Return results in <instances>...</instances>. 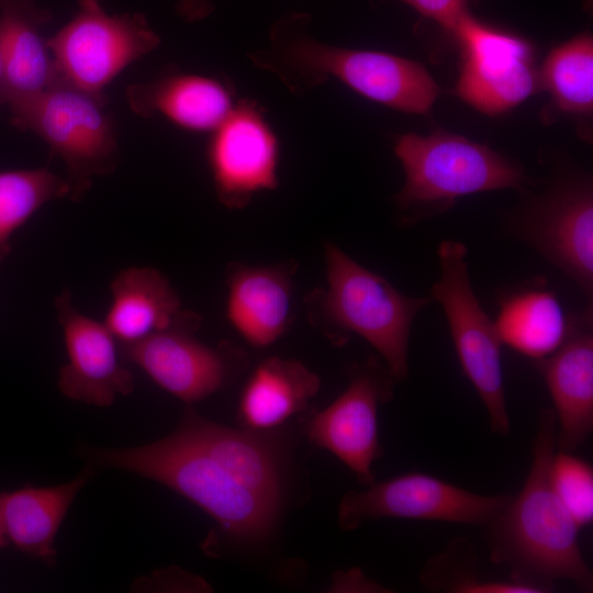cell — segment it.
<instances>
[{
  "mask_svg": "<svg viewBox=\"0 0 593 593\" xmlns=\"http://www.w3.org/2000/svg\"><path fill=\"white\" fill-rule=\"evenodd\" d=\"M557 421L553 410L538 415L533 461L523 489L486 525L491 559L511 569V578L551 591L568 580L591 591L593 575L579 546L577 525L550 480Z\"/></svg>",
  "mask_w": 593,
  "mask_h": 593,
  "instance_id": "6da1fadb",
  "label": "cell"
},
{
  "mask_svg": "<svg viewBox=\"0 0 593 593\" xmlns=\"http://www.w3.org/2000/svg\"><path fill=\"white\" fill-rule=\"evenodd\" d=\"M311 18L290 13L271 27L266 46L255 51V66L275 75L291 92L304 93L329 78L387 107L426 113L438 87L418 63L393 54L338 47L310 34Z\"/></svg>",
  "mask_w": 593,
  "mask_h": 593,
  "instance_id": "7a4b0ae2",
  "label": "cell"
},
{
  "mask_svg": "<svg viewBox=\"0 0 593 593\" xmlns=\"http://www.w3.org/2000/svg\"><path fill=\"white\" fill-rule=\"evenodd\" d=\"M323 247L326 286L304 296L310 325L335 346L360 336L380 354L396 381L404 380L414 320L433 299L405 295L334 243Z\"/></svg>",
  "mask_w": 593,
  "mask_h": 593,
  "instance_id": "3957f363",
  "label": "cell"
},
{
  "mask_svg": "<svg viewBox=\"0 0 593 593\" xmlns=\"http://www.w3.org/2000/svg\"><path fill=\"white\" fill-rule=\"evenodd\" d=\"M89 458L161 483L188 499L230 538L264 541L276 527L281 503L243 484L223 465L174 432L133 448L87 450Z\"/></svg>",
  "mask_w": 593,
  "mask_h": 593,
  "instance_id": "277c9868",
  "label": "cell"
},
{
  "mask_svg": "<svg viewBox=\"0 0 593 593\" xmlns=\"http://www.w3.org/2000/svg\"><path fill=\"white\" fill-rule=\"evenodd\" d=\"M394 153L405 175L395 197L404 225L446 210L460 197L521 188L527 181L518 165L488 146L443 131L401 135Z\"/></svg>",
  "mask_w": 593,
  "mask_h": 593,
  "instance_id": "5b68a950",
  "label": "cell"
},
{
  "mask_svg": "<svg viewBox=\"0 0 593 593\" xmlns=\"http://www.w3.org/2000/svg\"><path fill=\"white\" fill-rule=\"evenodd\" d=\"M8 108L15 127L36 134L63 160L71 201L83 198L94 177L115 169L116 131L104 96L78 89L58 77L43 91Z\"/></svg>",
  "mask_w": 593,
  "mask_h": 593,
  "instance_id": "8992f818",
  "label": "cell"
},
{
  "mask_svg": "<svg viewBox=\"0 0 593 593\" xmlns=\"http://www.w3.org/2000/svg\"><path fill=\"white\" fill-rule=\"evenodd\" d=\"M437 254L440 273L430 298L444 311L459 362L486 409L492 432L507 436L511 422L503 384V344L472 290L467 247L447 239Z\"/></svg>",
  "mask_w": 593,
  "mask_h": 593,
  "instance_id": "52a82bcc",
  "label": "cell"
},
{
  "mask_svg": "<svg viewBox=\"0 0 593 593\" xmlns=\"http://www.w3.org/2000/svg\"><path fill=\"white\" fill-rule=\"evenodd\" d=\"M159 43L142 14H109L99 0H80L74 18L47 38L58 77L98 96Z\"/></svg>",
  "mask_w": 593,
  "mask_h": 593,
  "instance_id": "ba28073f",
  "label": "cell"
},
{
  "mask_svg": "<svg viewBox=\"0 0 593 593\" xmlns=\"http://www.w3.org/2000/svg\"><path fill=\"white\" fill-rule=\"evenodd\" d=\"M201 316L182 310L165 328L123 348L130 362L187 404L220 391L247 366L246 353L228 342L210 346L195 337Z\"/></svg>",
  "mask_w": 593,
  "mask_h": 593,
  "instance_id": "9c48e42d",
  "label": "cell"
},
{
  "mask_svg": "<svg viewBox=\"0 0 593 593\" xmlns=\"http://www.w3.org/2000/svg\"><path fill=\"white\" fill-rule=\"evenodd\" d=\"M510 499L477 494L427 473L410 472L346 493L338 506V524L353 530L366 521L406 518L486 526Z\"/></svg>",
  "mask_w": 593,
  "mask_h": 593,
  "instance_id": "30bf717a",
  "label": "cell"
},
{
  "mask_svg": "<svg viewBox=\"0 0 593 593\" xmlns=\"http://www.w3.org/2000/svg\"><path fill=\"white\" fill-rule=\"evenodd\" d=\"M396 379L377 359L350 367L346 389L305 425L307 439L338 458L361 484L374 482L373 462L381 457L378 413L393 396Z\"/></svg>",
  "mask_w": 593,
  "mask_h": 593,
  "instance_id": "8fae6325",
  "label": "cell"
},
{
  "mask_svg": "<svg viewBox=\"0 0 593 593\" xmlns=\"http://www.w3.org/2000/svg\"><path fill=\"white\" fill-rule=\"evenodd\" d=\"M206 160L216 198L228 210H242L278 188L280 142L257 102H236L211 132Z\"/></svg>",
  "mask_w": 593,
  "mask_h": 593,
  "instance_id": "7c38bea8",
  "label": "cell"
},
{
  "mask_svg": "<svg viewBox=\"0 0 593 593\" xmlns=\"http://www.w3.org/2000/svg\"><path fill=\"white\" fill-rule=\"evenodd\" d=\"M451 34L462 52L456 93L488 114L507 111L536 91L539 79L528 42L467 12Z\"/></svg>",
  "mask_w": 593,
  "mask_h": 593,
  "instance_id": "4fadbf2b",
  "label": "cell"
},
{
  "mask_svg": "<svg viewBox=\"0 0 593 593\" xmlns=\"http://www.w3.org/2000/svg\"><path fill=\"white\" fill-rule=\"evenodd\" d=\"M511 235L526 243L593 295V195L588 181L552 190L517 217Z\"/></svg>",
  "mask_w": 593,
  "mask_h": 593,
  "instance_id": "5bb4252c",
  "label": "cell"
},
{
  "mask_svg": "<svg viewBox=\"0 0 593 593\" xmlns=\"http://www.w3.org/2000/svg\"><path fill=\"white\" fill-rule=\"evenodd\" d=\"M54 305L68 359L58 377L61 393L97 406H109L118 395L130 394L133 374L120 360L118 342L104 323L75 307L68 289L55 298Z\"/></svg>",
  "mask_w": 593,
  "mask_h": 593,
  "instance_id": "9a60e30c",
  "label": "cell"
},
{
  "mask_svg": "<svg viewBox=\"0 0 593 593\" xmlns=\"http://www.w3.org/2000/svg\"><path fill=\"white\" fill-rule=\"evenodd\" d=\"M553 402L560 450L572 452L593 429L592 306L569 316L568 333L551 355L534 360Z\"/></svg>",
  "mask_w": 593,
  "mask_h": 593,
  "instance_id": "2e32d148",
  "label": "cell"
},
{
  "mask_svg": "<svg viewBox=\"0 0 593 593\" xmlns=\"http://www.w3.org/2000/svg\"><path fill=\"white\" fill-rule=\"evenodd\" d=\"M298 261L250 266L232 261L225 268V316L249 345L276 343L292 323V299Z\"/></svg>",
  "mask_w": 593,
  "mask_h": 593,
  "instance_id": "e0dca14e",
  "label": "cell"
},
{
  "mask_svg": "<svg viewBox=\"0 0 593 593\" xmlns=\"http://www.w3.org/2000/svg\"><path fill=\"white\" fill-rule=\"evenodd\" d=\"M130 109L143 118L161 115L174 125L195 133H211L236 104L226 80L186 72L165 74L126 89Z\"/></svg>",
  "mask_w": 593,
  "mask_h": 593,
  "instance_id": "ac0fdd59",
  "label": "cell"
},
{
  "mask_svg": "<svg viewBox=\"0 0 593 593\" xmlns=\"http://www.w3.org/2000/svg\"><path fill=\"white\" fill-rule=\"evenodd\" d=\"M48 13L31 0L0 1V108L32 97L58 79L42 34Z\"/></svg>",
  "mask_w": 593,
  "mask_h": 593,
  "instance_id": "d6986e66",
  "label": "cell"
},
{
  "mask_svg": "<svg viewBox=\"0 0 593 593\" xmlns=\"http://www.w3.org/2000/svg\"><path fill=\"white\" fill-rule=\"evenodd\" d=\"M176 433L223 465L254 492L281 503L280 457L262 433L211 422L188 409Z\"/></svg>",
  "mask_w": 593,
  "mask_h": 593,
  "instance_id": "ffe728a7",
  "label": "cell"
},
{
  "mask_svg": "<svg viewBox=\"0 0 593 593\" xmlns=\"http://www.w3.org/2000/svg\"><path fill=\"white\" fill-rule=\"evenodd\" d=\"M104 325L122 347L167 327L183 310L170 281L156 268L132 266L111 281Z\"/></svg>",
  "mask_w": 593,
  "mask_h": 593,
  "instance_id": "44dd1931",
  "label": "cell"
},
{
  "mask_svg": "<svg viewBox=\"0 0 593 593\" xmlns=\"http://www.w3.org/2000/svg\"><path fill=\"white\" fill-rule=\"evenodd\" d=\"M90 474L85 469L76 479L60 485L35 488L25 484L0 492V514L8 542L47 564L55 563L57 532Z\"/></svg>",
  "mask_w": 593,
  "mask_h": 593,
  "instance_id": "7402d4cb",
  "label": "cell"
},
{
  "mask_svg": "<svg viewBox=\"0 0 593 593\" xmlns=\"http://www.w3.org/2000/svg\"><path fill=\"white\" fill-rule=\"evenodd\" d=\"M320 388V377L302 362L268 357L242 390L238 415L244 428L264 433L280 426L306 409Z\"/></svg>",
  "mask_w": 593,
  "mask_h": 593,
  "instance_id": "603a6c76",
  "label": "cell"
},
{
  "mask_svg": "<svg viewBox=\"0 0 593 593\" xmlns=\"http://www.w3.org/2000/svg\"><path fill=\"white\" fill-rule=\"evenodd\" d=\"M494 322L502 344L533 360L551 355L564 340L569 317L544 283L527 284L500 298Z\"/></svg>",
  "mask_w": 593,
  "mask_h": 593,
  "instance_id": "cb8c5ba5",
  "label": "cell"
},
{
  "mask_svg": "<svg viewBox=\"0 0 593 593\" xmlns=\"http://www.w3.org/2000/svg\"><path fill=\"white\" fill-rule=\"evenodd\" d=\"M66 180L49 169L0 171V266L11 251V237L46 203L69 198Z\"/></svg>",
  "mask_w": 593,
  "mask_h": 593,
  "instance_id": "d4e9b609",
  "label": "cell"
},
{
  "mask_svg": "<svg viewBox=\"0 0 593 593\" xmlns=\"http://www.w3.org/2000/svg\"><path fill=\"white\" fill-rule=\"evenodd\" d=\"M540 81L556 107L567 113L588 115L593 109V41L583 33L556 47L547 56Z\"/></svg>",
  "mask_w": 593,
  "mask_h": 593,
  "instance_id": "484cf974",
  "label": "cell"
},
{
  "mask_svg": "<svg viewBox=\"0 0 593 593\" xmlns=\"http://www.w3.org/2000/svg\"><path fill=\"white\" fill-rule=\"evenodd\" d=\"M475 552L466 539H455L446 551L434 557L422 572L432 589L458 593H544L539 586L512 579L482 580L475 570Z\"/></svg>",
  "mask_w": 593,
  "mask_h": 593,
  "instance_id": "4316f807",
  "label": "cell"
},
{
  "mask_svg": "<svg viewBox=\"0 0 593 593\" xmlns=\"http://www.w3.org/2000/svg\"><path fill=\"white\" fill-rule=\"evenodd\" d=\"M552 488L577 525L588 526L593 521V469L572 452L553 454L550 463Z\"/></svg>",
  "mask_w": 593,
  "mask_h": 593,
  "instance_id": "83f0119b",
  "label": "cell"
},
{
  "mask_svg": "<svg viewBox=\"0 0 593 593\" xmlns=\"http://www.w3.org/2000/svg\"><path fill=\"white\" fill-rule=\"evenodd\" d=\"M421 15L438 23L446 32L455 30L461 18L469 12L468 0H399Z\"/></svg>",
  "mask_w": 593,
  "mask_h": 593,
  "instance_id": "f1b7e54d",
  "label": "cell"
},
{
  "mask_svg": "<svg viewBox=\"0 0 593 593\" xmlns=\"http://www.w3.org/2000/svg\"><path fill=\"white\" fill-rule=\"evenodd\" d=\"M177 9L187 21L194 22L208 16L213 4L209 0H178Z\"/></svg>",
  "mask_w": 593,
  "mask_h": 593,
  "instance_id": "f546056e",
  "label": "cell"
},
{
  "mask_svg": "<svg viewBox=\"0 0 593 593\" xmlns=\"http://www.w3.org/2000/svg\"><path fill=\"white\" fill-rule=\"evenodd\" d=\"M8 544L9 542H8L5 534H4L2 519H1V514H0V548L5 547Z\"/></svg>",
  "mask_w": 593,
  "mask_h": 593,
  "instance_id": "4dcf8cb0",
  "label": "cell"
}]
</instances>
